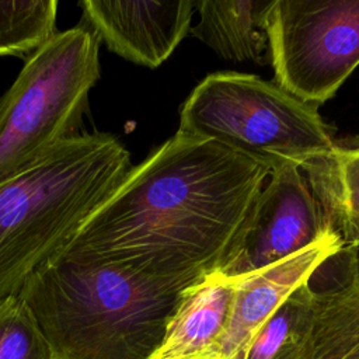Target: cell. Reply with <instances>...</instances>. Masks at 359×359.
Here are the masks:
<instances>
[{
	"label": "cell",
	"mask_w": 359,
	"mask_h": 359,
	"mask_svg": "<svg viewBox=\"0 0 359 359\" xmlns=\"http://www.w3.org/2000/svg\"><path fill=\"white\" fill-rule=\"evenodd\" d=\"M0 359H53L48 341L18 294L0 302Z\"/></svg>",
	"instance_id": "obj_16"
},
{
	"label": "cell",
	"mask_w": 359,
	"mask_h": 359,
	"mask_svg": "<svg viewBox=\"0 0 359 359\" xmlns=\"http://www.w3.org/2000/svg\"><path fill=\"white\" fill-rule=\"evenodd\" d=\"M234 282L210 273L187 289L150 359H212L224 332Z\"/></svg>",
	"instance_id": "obj_10"
},
{
	"label": "cell",
	"mask_w": 359,
	"mask_h": 359,
	"mask_svg": "<svg viewBox=\"0 0 359 359\" xmlns=\"http://www.w3.org/2000/svg\"><path fill=\"white\" fill-rule=\"evenodd\" d=\"M342 245L359 238V139L302 167Z\"/></svg>",
	"instance_id": "obj_12"
},
{
	"label": "cell",
	"mask_w": 359,
	"mask_h": 359,
	"mask_svg": "<svg viewBox=\"0 0 359 359\" xmlns=\"http://www.w3.org/2000/svg\"><path fill=\"white\" fill-rule=\"evenodd\" d=\"M132 167L115 136L81 133L0 184V302L70 244Z\"/></svg>",
	"instance_id": "obj_3"
},
{
	"label": "cell",
	"mask_w": 359,
	"mask_h": 359,
	"mask_svg": "<svg viewBox=\"0 0 359 359\" xmlns=\"http://www.w3.org/2000/svg\"><path fill=\"white\" fill-rule=\"evenodd\" d=\"M101 76L100 41L83 24L56 34L0 97V184L80 136L88 94Z\"/></svg>",
	"instance_id": "obj_5"
},
{
	"label": "cell",
	"mask_w": 359,
	"mask_h": 359,
	"mask_svg": "<svg viewBox=\"0 0 359 359\" xmlns=\"http://www.w3.org/2000/svg\"><path fill=\"white\" fill-rule=\"evenodd\" d=\"M189 287L125 261L60 251L18 296L53 359H150Z\"/></svg>",
	"instance_id": "obj_2"
},
{
	"label": "cell",
	"mask_w": 359,
	"mask_h": 359,
	"mask_svg": "<svg viewBox=\"0 0 359 359\" xmlns=\"http://www.w3.org/2000/svg\"><path fill=\"white\" fill-rule=\"evenodd\" d=\"M177 132L215 140L271 172L289 164L302 168L337 144L317 105L276 83L236 72L212 73L192 90L181 107Z\"/></svg>",
	"instance_id": "obj_4"
},
{
	"label": "cell",
	"mask_w": 359,
	"mask_h": 359,
	"mask_svg": "<svg viewBox=\"0 0 359 359\" xmlns=\"http://www.w3.org/2000/svg\"><path fill=\"white\" fill-rule=\"evenodd\" d=\"M266 31L276 84L304 102L328 101L359 65V0H273Z\"/></svg>",
	"instance_id": "obj_6"
},
{
	"label": "cell",
	"mask_w": 359,
	"mask_h": 359,
	"mask_svg": "<svg viewBox=\"0 0 359 359\" xmlns=\"http://www.w3.org/2000/svg\"><path fill=\"white\" fill-rule=\"evenodd\" d=\"M311 309L313 290L306 282L292 292L257 331L244 359H303Z\"/></svg>",
	"instance_id": "obj_14"
},
{
	"label": "cell",
	"mask_w": 359,
	"mask_h": 359,
	"mask_svg": "<svg viewBox=\"0 0 359 359\" xmlns=\"http://www.w3.org/2000/svg\"><path fill=\"white\" fill-rule=\"evenodd\" d=\"M86 25L111 52L146 67H158L188 35L194 0L79 3Z\"/></svg>",
	"instance_id": "obj_8"
},
{
	"label": "cell",
	"mask_w": 359,
	"mask_h": 359,
	"mask_svg": "<svg viewBox=\"0 0 359 359\" xmlns=\"http://www.w3.org/2000/svg\"><path fill=\"white\" fill-rule=\"evenodd\" d=\"M303 359H359V287L334 285L313 290Z\"/></svg>",
	"instance_id": "obj_13"
},
{
	"label": "cell",
	"mask_w": 359,
	"mask_h": 359,
	"mask_svg": "<svg viewBox=\"0 0 359 359\" xmlns=\"http://www.w3.org/2000/svg\"><path fill=\"white\" fill-rule=\"evenodd\" d=\"M341 247L342 240L334 234L279 264L233 280L229 320L212 359H244L250 341L264 323Z\"/></svg>",
	"instance_id": "obj_9"
},
{
	"label": "cell",
	"mask_w": 359,
	"mask_h": 359,
	"mask_svg": "<svg viewBox=\"0 0 359 359\" xmlns=\"http://www.w3.org/2000/svg\"><path fill=\"white\" fill-rule=\"evenodd\" d=\"M273 0L195 1L199 21L188 35L226 60L269 63L268 13Z\"/></svg>",
	"instance_id": "obj_11"
},
{
	"label": "cell",
	"mask_w": 359,
	"mask_h": 359,
	"mask_svg": "<svg viewBox=\"0 0 359 359\" xmlns=\"http://www.w3.org/2000/svg\"><path fill=\"white\" fill-rule=\"evenodd\" d=\"M57 1H0V56L35 52L56 34Z\"/></svg>",
	"instance_id": "obj_15"
},
{
	"label": "cell",
	"mask_w": 359,
	"mask_h": 359,
	"mask_svg": "<svg viewBox=\"0 0 359 359\" xmlns=\"http://www.w3.org/2000/svg\"><path fill=\"white\" fill-rule=\"evenodd\" d=\"M269 175L259 161L177 132L132 167L62 251L194 286L217 269Z\"/></svg>",
	"instance_id": "obj_1"
},
{
	"label": "cell",
	"mask_w": 359,
	"mask_h": 359,
	"mask_svg": "<svg viewBox=\"0 0 359 359\" xmlns=\"http://www.w3.org/2000/svg\"><path fill=\"white\" fill-rule=\"evenodd\" d=\"M334 234L337 233L303 170L292 164L283 165L268 177L215 273L237 280Z\"/></svg>",
	"instance_id": "obj_7"
},
{
	"label": "cell",
	"mask_w": 359,
	"mask_h": 359,
	"mask_svg": "<svg viewBox=\"0 0 359 359\" xmlns=\"http://www.w3.org/2000/svg\"><path fill=\"white\" fill-rule=\"evenodd\" d=\"M339 264L344 265V279L337 285H351L359 287V238L345 244L334 254Z\"/></svg>",
	"instance_id": "obj_17"
}]
</instances>
